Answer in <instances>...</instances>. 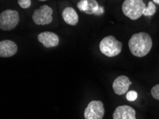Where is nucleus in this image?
<instances>
[{"label":"nucleus","instance_id":"f8f14e48","mask_svg":"<svg viewBox=\"0 0 159 119\" xmlns=\"http://www.w3.org/2000/svg\"><path fill=\"white\" fill-rule=\"evenodd\" d=\"M88 1V7L86 9L85 13L87 14H96V12L99 9L98 3L96 0H87Z\"/></svg>","mask_w":159,"mask_h":119},{"label":"nucleus","instance_id":"f257e3e1","mask_svg":"<svg viewBox=\"0 0 159 119\" xmlns=\"http://www.w3.org/2000/svg\"><path fill=\"white\" fill-rule=\"evenodd\" d=\"M153 46V41L148 33L134 34L129 41V47L131 54L137 57H143L150 52Z\"/></svg>","mask_w":159,"mask_h":119},{"label":"nucleus","instance_id":"20e7f679","mask_svg":"<svg viewBox=\"0 0 159 119\" xmlns=\"http://www.w3.org/2000/svg\"><path fill=\"white\" fill-rule=\"evenodd\" d=\"M19 15L17 11L6 9L0 14V29L3 31H11L17 26Z\"/></svg>","mask_w":159,"mask_h":119},{"label":"nucleus","instance_id":"7ed1b4c3","mask_svg":"<svg viewBox=\"0 0 159 119\" xmlns=\"http://www.w3.org/2000/svg\"><path fill=\"white\" fill-rule=\"evenodd\" d=\"M123 43L114 36H107L101 41L99 48L101 52L108 57H114L121 52Z\"/></svg>","mask_w":159,"mask_h":119},{"label":"nucleus","instance_id":"aec40b11","mask_svg":"<svg viewBox=\"0 0 159 119\" xmlns=\"http://www.w3.org/2000/svg\"><path fill=\"white\" fill-rule=\"evenodd\" d=\"M39 1H41V2H44V1H47V0H39Z\"/></svg>","mask_w":159,"mask_h":119},{"label":"nucleus","instance_id":"39448f33","mask_svg":"<svg viewBox=\"0 0 159 119\" xmlns=\"http://www.w3.org/2000/svg\"><path fill=\"white\" fill-rule=\"evenodd\" d=\"M53 10L47 4L35 9L32 14V20L37 25H47L53 20Z\"/></svg>","mask_w":159,"mask_h":119},{"label":"nucleus","instance_id":"4468645a","mask_svg":"<svg viewBox=\"0 0 159 119\" xmlns=\"http://www.w3.org/2000/svg\"><path fill=\"white\" fill-rule=\"evenodd\" d=\"M88 7V1L87 0H80L77 4V8L81 11L85 12Z\"/></svg>","mask_w":159,"mask_h":119},{"label":"nucleus","instance_id":"1a4fd4ad","mask_svg":"<svg viewBox=\"0 0 159 119\" xmlns=\"http://www.w3.org/2000/svg\"><path fill=\"white\" fill-rule=\"evenodd\" d=\"M114 119H136V111L129 106H120L116 108Z\"/></svg>","mask_w":159,"mask_h":119},{"label":"nucleus","instance_id":"ddd939ff","mask_svg":"<svg viewBox=\"0 0 159 119\" xmlns=\"http://www.w3.org/2000/svg\"><path fill=\"white\" fill-rule=\"evenodd\" d=\"M156 12V4L153 2H149L148 6L146 7L145 11L143 12V15L146 16H153Z\"/></svg>","mask_w":159,"mask_h":119},{"label":"nucleus","instance_id":"f3484780","mask_svg":"<svg viewBox=\"0 0 159 119\" xmlns=\"http://www.w3.org/2000/svg\"><path fill=\"white\" fill-rule=\"evenodd\" d=\"M151 95L153 98L156 100H159V84L154 86L152 89H151Z\"/></svg>","mask_w":159,"mask_h":119},{"label":"nucleus","instance_id":"2eb2a0df","mask_svg":"<svg viewBox=\"0 0 159 119\" xmlns=\"http://www.w3.org/2000/svg\"><path fill=\"white\" fill-rule=\"evenodd\" d=\"M138 97V94L135 91H130L126 94V99L129 101H134Z\"/></svg>","mask_w":159,"mask_h":119},{"label":"nucleus","instance_id":"0eeeda50","mask_svg":"<svg viewBox=\"0 0 159 119\" xmlns=\"http://www.w3.org/2000/svg\"><path fill=\"white\" fill-rule=\"evenodd\" d=\"M38 40L46 48L56 47L59 45V38L57 34L52 31H44L38 35Z\"/></svg>","mask_w":159,"mask_h":119},{"label":"nucleus","instance_id":"9b49d317","mask_svg":"<svg viewBox=\"0 0 159 119\" xmlns=\"http://www.w3.org/2000/svg\"><path fill=\"white\" fill-rule=\"evenodd\" d=\"M62 17L67 24L76 26L79 22V15L75 9L72 7H66L62 11Z\"/></svg>","mask_w":159,"mask_h":119},{"label":"nucleus","instance_id":"9d476101","mask_svg":"<svg viewBox=\"0 0 159 119\" xmlns=\"http://www.w3.org/2000/svg\"><path fill=\"white\" fill-rule=\"evenodd\" d=\"M17 52V45L11 40H4L0 42V57L7 58L12 57Z\"/></svg>","mask_w":159,"mask_h":119},{"label":"nucleus","instance_id":"dca6fc26","mask_svg":"<svg viewBox=\"0 0 159 119\" xmlns=\"http://www.w3.org/2000/svg\"><path fill=\"white\" fill-rule=\"evenodd\" d=\"M18 4L22 9H28L32 4L31 0H18Z\"/></svg>","mask_w":159,"mask_h":119},{"label":"nucleus","instance_id":"6e6552de","mask_svg":"<svg viewBox=\"0 0 159 119\" xmlns=\"http://www.w3.org/2000/svg\"><path fill=\"white\" fill-rule=\"evenodd\" d=\"M131 84L129 78L126 76H120L114 80L113 83V89L117 95L125 94L129 90V86Z\"/></svg>","mask_w":159,"mask_h":119},{"label":"nucleus","instance_id":"f03ea898","mask_svg":"<svg viewBox=\"0 0 159 119\" xmlns=\"http://www.w3.org/2000/svg\"><path fill=\"white\" fill-rule=\"evenodd\" d=\"M146 7V4L143 0H125L121 9L123 13L128 18L136 20L143 15Z\"/></svg>","mask_w":159,"mask_h":119},{"label":"nucleus","instance_id":"a211bd4d","mask_svg":"<svg viewBox=\"0 0 159 119\" xmlns=\"http://www.w3.org/2000/svg\"><path fill=\"white\" fill-rule=\"evenodd\" d=\"M103 12V7H99V9H98V10L96 12V15H101V14H102Z\"/></svg>","mask_w":159,"mask_h":119},{"label":"nucleus","instance_id":"6ab92c4d","mask_svg":"<svg viewBox=\"0 0 159 119\" xmlns=\"http://www.w3.org/2000/svg\"><path fill=\"white\" fill-rule=\"evenodd\" d=\"M153 2L154 4H159V0H153Z\"/></svg>","mask_w":159,"mask_h":119},{"label":"nucleus","instance_id":"423d86ee","mask_svg":"<svg viewBox=\"0 0 159 119\" xmlns=\"http://www.w3.org/2000/svg\"><path fill=\"white\" fill-rule=\"evenodd\" d=\"M104 115L103 104L101 101H92L84 111L85 119H102Z\"/></svg>","mask_w":159,"mask_h":119}]
</instances>
